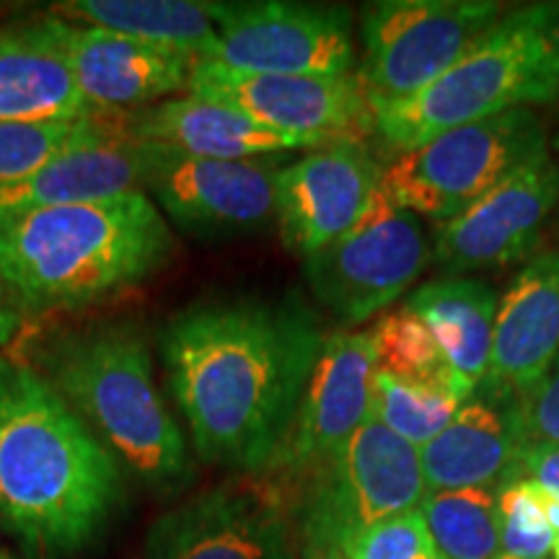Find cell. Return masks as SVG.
<instances>
[{"mask_svg": "<svg viewBox=\"0 0 559 559\" xmlns=\"http://www.w3.org/2000/svg\"><path fill=\"white\" fill-rule=\"evenodd\" d=\"M324 345L300 300H210L160 332L174 402L202 461L254 477L283 451Z\"/></svg>", "mask_w": 559, "mask_h": 559, "instance_id": "1", "label": "cell"}, {"mask_svg": "<svg viewBox=\"0 0 559 559\" xmlns=\"http://www.w3.org/2000/svg\"><path fill=\"white\" fill-rule=\"evenodd\" d=\"M122 500V469L79 412L24 362L0 358V519L29 547L79 555Z\"/></svg>", "mask_w": 559, "mask_h": 559, "instance_id": "2", "label": "cell"}, {"mask_svg": "<svg viewBox=\"0 0 559 559\" xmlns=\"http://www.w3.org/2000/svg\"><path fill=\"white\" fill-rule=\"evenodd\" d=\"M171 228L145 192L0 213V288L26 311H70L145 283L169 262Z\"/></svg>", "mask_w": 559, "mask_h": 559, "instance_id": "3", "label": "cell"}, {"mask_svg": "<svg viewBox=\"0 0 559 559\" xmlns=\"http://www.w3.org/2000/svg\"><path fill=\"white\" fill-rule=\"evenodd\" d=\"M45 379L79 412L120 466L160 492L192 477L185 432L166 407L148 342L132 321L68 332L41 349Z\"/></svg>", "mask_w": 559, "mask_h": 559, "instance_id": "4", "label": "cell"}, {"mask_svg": "<svg viewBox=\"0 0 559 559\" xmlns=\"http://www.w3.org/2000/svg\"><path fill=\"white\" fill-rule=\"evenodd\" d=\"M559 96V5L500 16L456 66L396 107L376 111V132L394 153L464 124Z\"/></svg>", "mask_w": 559, "mask_h": 559, "instance_id": "5", "label": "cell"}, {"mask_svg": "<svg viewBox=\"0 0 559 559\" xmlns=\"http://www.w3.org/2000/svg\"><path fill=\"white\" fill-rule=\"evenodd\" d=\"M544 153L547 135L539 117L531 109H513L396 153L381 185L402 210L445 226Z\"/></svg>", "mask_w": 559, "mask_h": 559, "instance_id": "6", "label": "cell"}, {"mask_svg": "<svg viewBox=\"0 0 559 559\" xmlns=\"http://www.w3.org/2000/svg\"><path fill=\"white\" fill-rule=\"evenodd\" d=\"M500 21L492 0H383L366 5V55L355 73L370 109L412 99Z\"/></svg>", "mask_w": 559, "mask_h": 559, "instance_id": "7", "label": "cell"}, {"mask_svg": "<svg viewBox=\"0 0 559 559\" xmlns=\"http://www.w3.org/2000/svg\"><path fill=\"white\" fill-rule=\"evenodd\" d=\"M428 495L419 449L370 415L311 477L300 536L340 544L373 523L412 513Z\"/></svg>", "mask_w": 559, "mask_h": 559, "instance_id": "8", "label": "cell"}, {"mask_svg": "<svg viewBox=\"0 0 559 559\" xmlns=\"http://www.w3.org/2000/svg\"><path fill=\"white\" fill-rule=\"evenodd\" d=\"M430 262L428 236L383 185L342 239L306 260L313 298L345 324H362L409 288Z\"/></svg>", "mask_w": 559, "mask_h": 559, "instance_id": "9", "label": "cell"}, {"mask_svg": "<svg viewBox=\"0 0 559 559\" xmlns=\"http://www.w3.org/2000/svg\"><path fill=\"white\" fill-rule=\"evenodd\" d=\"M288 487L267 474L194 495L151 523L140 559H296Z\"/></svg>", "mask_w": 559, "mask_h": 559, "instance_id": "10", "label": "cell"}, {"mask_svg": "<svg viewBox=\"0 0 559 559\" xmlns=\"http://www.w3.org/2000/svg\"><path fill=\"white\" fill-rule=\"evenodd\" d=\"M192 96L226 104L262 128L311 145L353 140L376 130L373 109L353 75H260L198 60L190 75Z\"/></svg>", "mask_w": 559, "mask_h": 559, "instance_id": "11", "label": "cell"}, {"mask_svg": "<svg viewBox=\"0 0 559 559\" xmlns=\"http://www.w3.org/2000/svg\"><path fill=\"white\" fill-rule=\"evenodd\" d=\"M218 26L213 60L260 75H353L349 16L309 3H210Z\"/></svg>", "mask_w": 559, "mask_h": 559, "instance_id": "12", "label": "cell"}, {"mask_svg": "<svg viewBox=\"0 0 559 559\" xmlns=\"http://www.w3.org/2000/svg\"><path fill=\"white\" fill-rule=\"evenodd\" d=\"M135 148L143 192L190 234H247L275 215V158H198L153 143Z\"/></svg>", "mask_w": 559, "mask_h": 559, "instance_id": "13", "label": "cell"}, {"mask_svg": "<svg viewBox=\"0 0 559 559\" xmlns=\"http://www.w3.org/2000/svg\"><path fill=\"white\" fill-rule=\"evenodd\" d=\"M379 373L370 332L326 334L283 451L267 477L311 479L370 417Z\"/></svg>", "mask_w": 559, "mask_h": 559, "instance_id": "14", "label": "cell"}, {"mask_svg": "<svg viewBox=\"0 0 559 559\" xmlns=\"http://www.w3.org/2000/svg\"><path fill=\"white\" fill-rule=\"evenodd\" d=\"M383 169L362 143L340 140L306 151L277 171L275 218L285 247L309 260L360 223Z\"/></svg>", "mask_w": 559, "mask_h": 559, "instance_id": "15", "label": "cell"}, {"mask_svg": "<svg viewBox=\"0 0 559 559\" xmlns=\"http://www.w3.org/2000/svg\"><path fill=\"white\" fill-rule=\"evenodd\" d=\"M559 202V164L528 160L440 228L436 260L451 272L502 267L534 249Z\"/></svg>", "mask_w": 559, "mask_h": 559, "instance_id": "16", "label": "cell"}, {"mask_svg": "<svg viewBox=\"0 0 559 559\" xmlns=\"http://www.w3.org/2000/svg\"><path fill=\"white\" fill-rule=\"evenodd\" d=\"M70 75L99 115H130L190 88L194 60L124 34L47 16Z\"/></svg>", "mask_w": 559, "mask_h": 559, "instance_id": "17", "label": "cell"}, {"mask_svg": "<svg viewBox=\"0 0 559 559\" xmlns=\"http://www.w3.org/2000/svg\"><path fill=\"white\" fill-rule=\"evenodd\" d=\"M559 358V251L534 257L498 300L492 355L481 386L519 400Z\"/></svg>", "mask_w": 559, "mask_h": 559, "instance_id": "18", "label": "cell"}, {"mask_svg": "<svg viewBox=\"0 0 559 559\" xmlns=\"http://www.w3.org/2000/svg\"><path fill=\"white\" fill-rule=\"evenodd\" d=\"M523 440L519 400L495 394L466 400L451 423L419 449L425 485L430 492L506 485Z\"/></svg>", "mask_w": 559, "mask_h": 559, "instance_id": "19", "label": "cell"}, {"mask_svg": "<svg viewBox=\"0 0 559 559\" xmlns=\"http://www.w3.org/2000/svg\"><path fill=\"white\" fill-rule=\"evenodd\" d=\"M124 138L153 143L198 158L251 160L283 156L290 151H311L317 145L257 124L226 104L179 96L153 107L122 115Z\"/></svg>", "mask_w": 559, "mask_h": 559, "instance_id": "20", "label": "cell"}, {"mask_svg": "<svg viewBox=\"0 0 559 559\" xmlns=\"http://www.w3.org/2000/svg\"><path fill=\"white\" fill-rule=\"evenodd\" d=\"M99 115L75 86L47 19L0 29V122H55Z\"/></svg>", "mask_w": 559, "mask_h": 559, "instance_id": "21", "label": "cell"}, {"mask_svg": "<svg viewBox=\"0 0 559 559\" xmlns=\"http://www.w3.org/2000/svg\"><path fill=\"white\" fill-rule=\"evenodd\" d=\"M143 192L140 156L132 140L75 148L47 160L37 171L0 187V213H26L111 200Z\"/></svg>", "mask_w": 559, "mask_h": 559, "instance_id": "22", "label": "cell"}, {"mask_svg": "<svg viewBox=\"0 0 559 559\" xmlns=\"http://www.w3.org/2000/svg\"><path fill=\"white\" fill-rule=\"evenodd\" d=\"M409 306L428 324L449 366L472 391L487 379L498 296L481 280L445 277L412 293Z\"/></svg>", "mask_w": 559, "mask_h": 559, "instance_id": "23", "label": "cell"}, {"mask_svg": "<svg viewBox=\"0 0 559 559\" xmlns=\"http://www.w3.org/2000/svg\"><path fill=\"white\" fill-rule=\"evenodd\" d=\"M52 16L70 24L96 26L148 45L177 50L187 58L213 60L218 50V26L210 3L190 0H73L55 5Z\"/></svg>", "mask_w": 559, "mask_h": 559, "instance_id": "24", "label": "cell"}, {"mask_svg": "<svg viewBox=\"0 0 559 559\" xmlns=\"http://www.w3.org/2000/svg\"><path fill=\"white\" fill-rule=\"evenodd\" d=\"M438 559H498L500 510L495 489H445L419 502Z\"/></svg>", "mask_w": 559, "mask_h": 559, "instance_id": "25", "label": "cell"}, {"mask_svg": "<svg viewBox=\"0 0 559 559\" xmlns=\"http://www.w3.org/2000/svg\"><path fill=\"white\" fill-rule=\"evenodd\" d=\"M117 140H128L122 115H91L81 120L55 122H0V187L24 179L62 153Z\"/></svg>", "mask_w": 559, "mask_h": 559, "instance_id": "26", "label": "cell"}, {"mask_svg": "<svg viewBox=\"0 0 559 559\" xmlns=\"http://www.w3.org/2000/svg\"><path fill=\"white\" fill-rule=\"evenodd\" d=\"M368 332L373 340L376 362L383 373L407 383L445 391L461 402L472 400L474 391L459 379L428 324L409 306L381 317Z\"/></svg>", "mask_w": 559, "mask_h": 559, "instance_id": "27", "label": "cell"}, {"mask_svg": "<svg viewBox=\"0 0 559 559\" xmlns=\"http://www.w3.org/2000/svg\"><path fill=\"white\" fill-rule=\"evenodd\" d=\"M461 404L464 402L445 391L407 383L379 370L373 381L370 415L394 436L407 440L415 449H423L451 423Z\"/></svg>", "mask_w": 559, "mask_h": 559, "instance_id": "28", "label": "cell"}, {"mask_svg": "<svg viewBox=\"0 0 559 559\" xmlns=\"http://www.w3.org/2000/svg\"><path fill=\"white\" fill-rule=\"evenodd\" d=\"M500 542L502 555L515 559H547L555 547L547 513H544V489L531 479H508L498 492Z\"/></svg>", "mask_w": 559, "mask_h": 559, "instance_id": "29", "label": "cell"}, {"mask_svg": "<svg viewBox=\"0 0 559 559\" xmlns=\"http://www.w3.org/2000/svg\"><path fill=\"white\" fill-rule=\"evenodd\" d=\"M347 559H438L432 539L417 510L347 536L340 544Z\"/></svg>", "mask_w": 559, "mask_h": 559, "instance_id": "30", "label": "cell"}, {"mask_svg": "<svg viewBox=\"0 0 559 559\" xmlns=\"http://www.w3.org/2000/svg\"><path fill=\"white\" fill-rule=\"evenodd\" d=\"M519 415L526 440L559 445V358L534 389L519 396Z\"/></svg>", "mask_w": 559, "mask_h": 559, "instance_id": "31", "label": "cell"}, {"mask_svg": "<svg viewBox=\"0 0 559 559\" xmlns=\"http://www.w3.org/2000/svg\"><path fill=\"white\" fill-rule=\"evenodd\" d=\"M531 479L559 500V445L544 440H523L510 479Z\"/></svg>", "mask_w": 559, "mask_h": 559, "instance_id": "32", "label": "cell"}, {"mask_svg": "<svg viewBox=\"0 0 559 559\" xmlns=\"http://www.w3.org/2000/svg\"><path fill=\"white\" fill-rule=\"evenodd\" d=\"M296 559H347L337 544L313 539V536H300V547Z\"/></svg>", "mask_w": 559, "mask_h": 559, "instance_id": "33", "label": "cell"}, {"mask_svg": "<svg viewBox=\"0 0 559 559\" xmlns=\"http://www.w3.org/2000/svg\"><path fill=\"white\" fill-rule=\"evenodd\" d=\"M19 326V311L11 304V298L5 296V290L0 288V347L9 345Z\"/></svg>", "mask_w": 559, "mask_h": 559, "instance_id": "34", "label": "cell"}, {"mask_svg": "<svg viewBox=\"0 0 559 559\" xmlns=\"http://www.w3.org/2000/svg\"><path fill=\"white\" fill-rule=\"evenodd\" d=\"M551 559H559V534L555 536V547H551Z\"/></svg>", "mask_w": 559, "mask_h": 559, "instance_id": "35", "label": "cell"}, {"mask_svg": "<svg viewBox=\"0 0 559 559\" xmlns=\"http://www.w3.org/2000/svg\"><path fill=\"white\" fill-rule=\"evenodd\" d=\"M0 559H16V557H11L9 551H0Z\"/></svg>", "mask_w": 559, "mask_h": 559, "instance_id": "36", "label": "cell"}, {"mask_svg": "<svg viewBox=\"0 0 559 559\" xmlns=\"http://www.w3.org/2000/svg\"><path fill=\"white\" fill-rule=\"evenodd\" d=\"M498 559H515V557H508V555H500Z\"/></svg>", "mask_w": 559, "mask_h": 559, "instance_id": "37", "label": "cell"}]
</instances>
